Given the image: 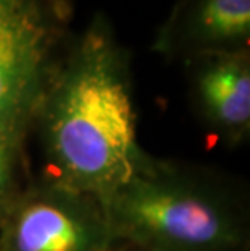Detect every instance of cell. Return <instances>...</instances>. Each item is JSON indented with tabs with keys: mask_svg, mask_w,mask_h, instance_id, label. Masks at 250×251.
Instances as JSON below:
<instances>
[{
	"mask_svg": "<svg viewBox=\"0 0 250 251\" xmlns=\"http://www.w3.org/2000/svg\"><path fill=\"white\" fill-rule=\"evenodd\" d=\"M49 181L104 202L150 157L137 141L125 62L103 26L88 31L39 107Z\"/></svg>",
	"mask_w": 250,
	"mask_h": 251,
	"instance_id": "cell-1",
	"label": "cell"
},
{
	"mask_svg": "<svg viewBox=\"0 0 250 251\" xmlns=\"http://www.w3.org/2000/svg\"><path fill=\"white\" fill-rule=\"evenodd\" d=\"M115 242L141 251H244V214L216 185L150 159L104 202Z\"/></svg>",
	"mask_w": 250,
	"mask_h": 251,
	"instance_id": "cell-2",
	"label": "cell"
},
{
	"mask_svg": "<svg viewBox=\"0 0 250 251\" xmlns=\"http://www.w3.org/2000/svg\"><path fill=\"white\" fill-rule=\"evenodd\" d=\"M96 198L47 181L20 191L0 224V251H112Z\"/></svg>",
	"mask_w": 250,
	"mask_h": 251,
	"instance_id": "cell-3",
	"label": "cell"
},
{
	"mask_svg": "<svg viewBox=\"0 0 250 251\" xmlns=\"http://www.w3.org/2000/svg\"><path fill=\"white\" fill-rule=\"evenodd\" d=\"M51 31L36 0H0V136L23 144L47 83Z\"/></svg>",
	"mask_w": 250,
	"mask_h": 251,
	"instance_id": "cell-4",
	"label": "cell"
},
{
	"mask_svg": "<svg viewBox=\"0 0 250 251\" xmlns=\"http://www.w3.org/2000/svg\"><path fill=\"white\" fill-rule=\"evenodd\" d=\"M198 94L205 115L229 141L247 136L250 126V68L242 54L213 58L200 70Z\"/></svg>",
	"mask_w": 250,
	"mask_h": 251,
	"instance_id": "cell-5",
	"label": "cell"
},
{
	"mask_svg": "<svg viewBox=\"0 0 250 251\" xmlns=\"http://www.w3.org/2000/svg\"><path fill=\"white\" fill-rule=\"evenodd\" d=\"M250 33V0H206L192 26L198 44L224 46Z\"/></svg>",
	"mask_w": 250,
	"mask_h": 251,
	"instance_id": "cell-6",
	"label": "cell"
},
{
	"mask_svg": "<svg viewBox=\"0 0 250 251\" xmlns=\"http://www.w3.org/2000/svg\"><path fill=\"white\" fill-rule=\"evenodd\" d=\"M21 144L0 136V200L13 201L18 196V162Z\"/></svg>",
	"mask_w": 250,
	"mask_h": 251,
	"instance_id": "cell-7",
	"label": "cell"
},
{
	"mask_svg": "<svg viewBox=\"0 0 250 251\" xmlns=\"http://www.w3.org/2000/svg\"><path fill=\"white\" fill-rule=\"evenodd\" d=\"M10 204H12V201H3V200H0V224H2L5 214H7V211H8Z\"/></svg>",
	"mask_w": 250,
	"mask_h": 251,
	"instance_id": "cell-8",
	"label": "cell"
}]
</instances>
